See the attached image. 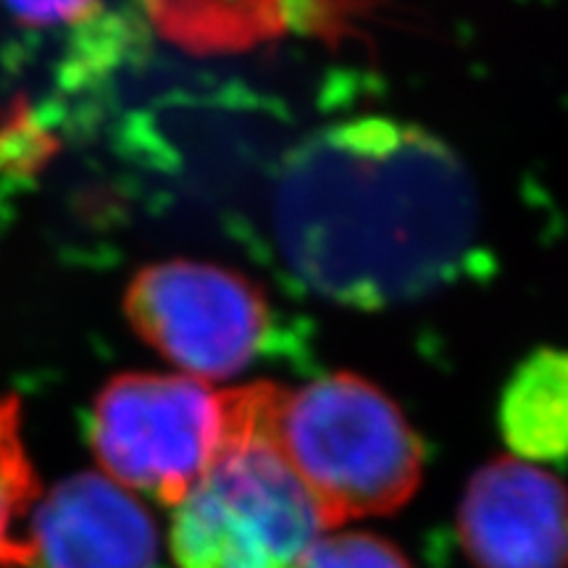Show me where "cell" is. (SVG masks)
<instances>
[{
    "label": "cell",
    "instance_id": "obj_1",
    "mask_svg": "<svg viewBox=\"0 0 568 568\" xmlns=\"http://www.w3.org/2000/svg\"><path fill=\"white\" fill-rule=\"evenodd\" d=\"M274 230L287 264L318 295L376 308L456 274L477 230V197L443 142L366 119L290 155Z\"/></svg>",
    "mask_w": 568,
    "mask_h": 568
},
{
    "label": "cell",
    "instance_id": "obj_2",
    "mask_svg": "<svg viewBox=\"0 0 568 568\" xmlns=\"http://www.w3.org/2000/svg\"><path fill=\"white\" fill-rule=\"evenodd\" d=\"M268 437L326 529L395 514L424 477L422 437L364 376L329 374L282 393Z\"/></svg>",
    "mask_w": 568,
    "mask_h": 568
},
{
    "label": "cell",
    "instance_id": "obj_3",
    "mask_svg": "<svg viewBox=\"0 0 568 568\" xmlns=\"http://www.w3.org/2000/svg\"><path fill=\"white\" fill-rule=\"evenodd\" d=\"M280 393L272 382L219 393L187 374H122L92 403L88 439L105 477L174 508L266 422Z\"/></svg>",
    "mask_w": 568,
    "mask_h": 568
},
{
    "label": "cell",
    "instance_id": "obj_4",
    "mask_svg": "<svg viewBox=\"0 0 568 568\" xmlns=\"http://www.w3.org/2000/svg\"><path fill=\"white\" fill-rule=\"evenodd\" d=\"M274 410L174 506L169 548L176 568H293L329 531L272 445Z\"/></svg>",
    "mask_w": 568,
    "mask_h": 568
},
{
    "label": "cell",
    "instance_id": "obj_5",
    "mask_svg": "<svg viewBox=\"0 0 568 568\" xmlns=\"http://www.w3.org/2000/svg\"><path fill=\"white\" fill-rule=\"evenodd\" d=\"M126 318L155 353L203 382L245 372L272 335V308L251 280L182 258L134 276Z\"/></svg>",
    "mask_w": 568,
    "mask_h": 568
},
{
    "label": "cell",
    "instance_id": "obj_6",
    "mask_svg": "<svg viewBox=\"0 0 568 568\" xmlns=\"http://www.w3.org/2000/svg\"><path fill=\"white\" fill-rule=\"evenodd\" d=\"M458 537L474 568H568V487L516 456L468 479Z\"/></svg>",
    "mask_w": 568,
    "mask_h": 568
},
{
    "label": "cell",
    "instance_id": "obj_7",
    "mask_svg": "<svg viewBox=\"0 0 568 568\" xmlns=\"http://www.w3.org/2000/svg\"><path fill=\"white\" fill-rule=\"evenodd\" d=\"M30 568H155L159 531L130 489L105 474H74L34 503Z\"/></svg>",
    "mask_w": 568,
    "mask_h": 568
},
{
    "label": "cell",
    "instance_id": "obj_8",
    "mask_svg": "<svg viewBox=\"0 0 568 568\" xmlns=\"http://www.w3.org/2000/svg\"><path fill=\"white\" fill-rule=\"evenodd\" d=\"M497 424L516 458L568 460V351L539 347L516 366L503 387Z\"/></svg>",
    "mask_w": 568,
    "mask_h": 568
},
{
    "label": "cell",
    "instance_id": "obj_9",
    "mask_svg": "<svg viewBox=\"0 0 568 568\" xmlns=\"http://www.w3.org/2000/svg\"><path fill=\"white\" fill-rule=\"evenodd\" d=\"M163 38L190 53H237L280 38L308 0H142Z\"/></svg>",
    "mask_w": 568,
    "mask_h": 568
},
{
    "label": "cell",
    "instance_id": "obj_10",
    "mask_svg": "<svg viewBox=\"0 0 568 568\" xmlns=\"http://www.w3.org/2000/svg\"><path fill=\"white\" fill-rule=\"evenodd\" d=\"M40 500V481L21 439L19 397H0V568H30L27 521Z\"/></svg>",
    "mask_w": 568,
    "mask_h": 568
},
{
    "label": "cell",
    "instance_id": "obj_11",
    "mask_svg": "<svg viewBox=\"0 0 568 568\" xmlns=\"http://www.w3.org/2000/svg\"><path fill=\"white\" fill-rule=\"evenodd\" d=\"M59 153V140L27 101L11 103L0 116V176L30 180Z\"/></svg>",
    "mask_w": 568,
    "mask_h": 568
},
{
    "label": "cell",
    "instance_id": "obj_12",
    "mask_svg": "<svg viewBox=\"0 0 568 568\" xmlns=\"http://www.w3.org/2000/svg\"><path fill=\"white\" fill-rule=\"evenodd\" d=\"M293 568H410L400 550L368 531L322 535Z\"/></svg>",
    "mask_w": 568,
    "mask_h": 568
},
{
    "label": "cell",
    "instance_id": "obj_13",
    "mask_svg": "<svg viewBox=\"0 0 568 568\" xmlns=\"http://www.w3.org/2000/svg\"><path fill=\"white\" fill-rule=\"evenodd\" d=\"M3 6L30 27L84 24L98 11V0H3Z\"/></svg>",
    "mask_w": 568,
    "mask_h": 568
}]
</instances>
